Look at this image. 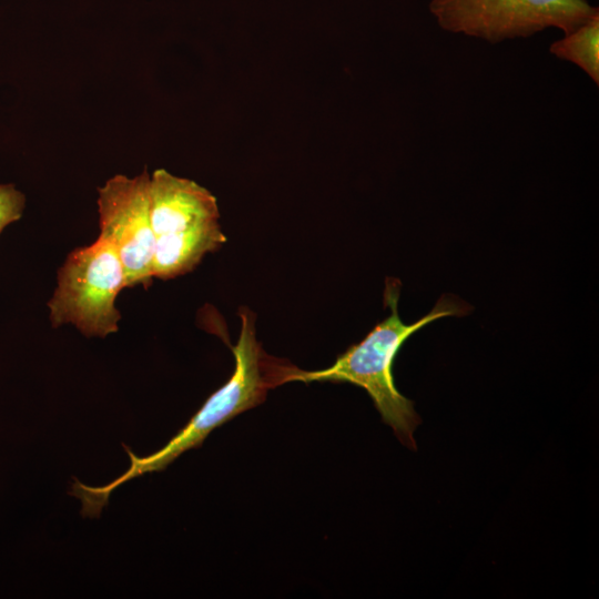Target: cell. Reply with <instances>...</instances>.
<instances>
[{"instance_id":"1","label":"cell","mask_w":599,"mask_h":599,"mask_svg":"<svg viewBox=\"0 0 599 599\" xmlns=\"http://www.w3.org/2000/svg\"><path fill=\"white\" fill-rule=\"evenodd\" d=\"M238 341L233 349L235 368L231 378L215 390L189 423L160 450L138 457L124 446L131 465L125 473L103 487H89L74 480L70 495L82 502L84 517H98L111 493L123 483L144 474L161 471L184 451L196 448L215 428L262 404L270 389L291 382L297 367L268 355L256 339L255 315L242 307Z\"/></svg>"},{"instance_id":"2","label":"cell","mask_w":599,"mask_h":599,"mask_svg":"<svg viewBox=\"0 0 599 599\" xmlns=\"http://www.w3.org/2000/svg\"><path fill=\"white\" fill-rule=\"evenodd\" d=\"M400 283L388 278L384 301L390 314L357 344L349 346L327 368L319 370H297L291 382L349 383L364 388L372 398L383 422L407 447L415 449L413 437L420 418L414 403L396 387L393 376L394 359L404 343L427 324L447 316H465L470 306L453 296H441L433 309L415 323L402 321L397 304Z\"/></svg>"},{"instance_id":"3","label":"cell","mask_w":599,"mask_h":599,"mask_svg":"<svg viewBox=\"0 0 599 599\" xmlns=\"http://www.w3.org/2000/svg\"><path fill=\"white\" fill-rule=\"evenodd\" d=\"M125 287L123 265L109 242L98 237L74 248L59 268L48 302L52 326L72 324L87 337L116 333L121 314L115 300Z\"/></svg>"},{"instance_id":"4","label":"cell","mask_w":599,"mask_h":599,"mask_svg":"<svg viewBox=\"0 0 599 599\" xmlns=\"http://www.w3.org/2000/svg\"><path fill=\"white\" fill-rule=\"evenodd\" d=\"M428 8L443 30L489 43L547 28L566 34L599 14L587 0H430Z\"/></svg>"},{"instance_id":"5","label":"cell","mask_w":599,"mask_h":599,"mask_svg":"<svg viewBox=\"0 0 599 599\" xmlns=\"http://www.w3.org/2000/svg\"><path fill=\"white\" fill-rule=\"evenodd\" d=\"M150 174H116L98 189L99 237L109 242L123 265L125 286L149 287L156 236L149 206Z\"/></svg>"},{"instance_id":"6","label":"cell","mask_w":599,"mask_h":599,"mask_svg":"<svg viewBox=\"0 0 599 599\" xmlns=\"http://www.w3.org/2000/svg\"><path fill=\"white\" fill-rule=\"evenodd\" d=\"M149 206L155 236L220 219L217 201L209 190L164 169L150 174Z\"/></svg>"},{"instance_id":"7","label":"cell","mask_w":599,"mask_h":599,"mask_svg":"<svg viewBox=\"0 0 599 599\" xmlns=\"http://www.w3.org/2000/svg\"><path fill=\"white\" fill-rule=\"evenodd\" d=\"M226 242L219 221L156 236L153 277L170 280L193 271L207 254Z\"/></svg>"},{"instance_id":"8","label":"cell","mask_w":599,"mask_h":599,"mask_svg":"<svg viewBox=\"0 0 599 599\" xmlns=\"http://www.w3.org/2000/svg\"><path fill=\"white\" fill-rule=\"evenodd\" d=\"M551 54L569 61L599 84V14L564 34L549 47Z\"/></svg>"},{"instance_id":"9","label":"cell","mask_w":599,"mask_h":599,"mask_svg":"<svg viewBox=\"0 0 599 599\" xmlns=\"http://www.w3.org/2000/svg\"><path fill=\"white\" fill-rule=\"evenodd\" d=\"M26 196L12 183L0 184V234L24 212Z\"/></svg>"}]
</instances>
